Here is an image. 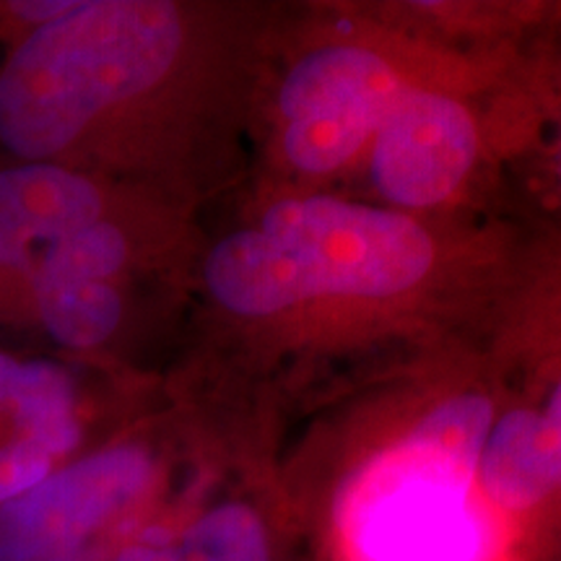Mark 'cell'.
Segmentation results:
<instances>
[{
    "label": "cell",
    "instance_id": "obj_1",
    "mask_svg": "<svg viewBox=\"0 0 561 561\" xmlns=\"http://www.w3.org/2000/svg\"><path fill=\"white\" fill-rule=\"evenodd\" d=\"M201 13L170 0H79L0 60V164L117 182L180 157L206 81Z\"/></svg>",
    "mask_w": 561,
    "mask_h": 561
},
{
    "label": "cell",
    "instance_id": "obj_2",
    "mask_svg": "<svg viewBox=\"0 0 561 561\" xmlns=\"http://www.w3.org/2000/svg\"><path fill=\"white\" fill-rule=\"evenodd\" d=\"M331 530L333 561H533L536 546L476 471L403 437L343 481Z\"/></svg>",
    "mask_w": 561,
    "mask_h": 561
},
{
    "label": "cell",
    "instance_id": "obj_3",
    "mask_svg": "<svg viewBox=\"0 0 561 561\" xmlns=\"http://www.w3.org/2000/svg\"><path fill=\"white\" fill-rule=\"evenodd\" d=\"M191 486L178 489L174 458L153 437H104L0 507V561H112Z\"/></svg>",
    "mask_w": 561,
    "mask_h": 561
},
{
    "label": "cell",
    "instance_id": "obj_4",
    "mask_svg": "<svg viewBox=\"0 0 561 561\" xmlns=\"http://www.w3.org/2000/svg\"><path fill=\"white\" fill-rule=\"evenodd\" d=\"M261 229L294 257L314 299L396 297L434 263V244L421 224L362 203L286 198L265 210Z\"/></svg>",
    "mask_w": 561,
    "mask_h": 561
},
{
    "label": "cell",
    "instance_id": "obj_5",
    "mask_svg": "<svg viewBox=\"0 0 561 561\" xmlns=\"http://www.w3.org/2000/svg\"><path fill=\"white\" fill-rule=\"evenodd\" d=\"M403 83L382 55L333 45L305 55L278 91L284 153L307 174L346 167L375 138Z\"/></svg>",
    "mask_w": 561,
    "mask_h": 561
},
{
    "label": "cell",
    "instance_id": "obj_6",
    "mask_svg": "<svg viewBox=\"0 0 561 561\" xmlns=\"http://www.w3.org/2000/svg\"><path fill=\"white\" fill-rule=\"evenodd\" d=\"M476 149L479 133L458 100L403 89L371 138V182L396 206H437L471 172Z\"/></svg>",
    "mask_w": 561,
    "mask_h": 561
},
{
    "label": "cell",
    "instance_id": "obj_7",
    "mask_svg": "<svg viewBox=\"0 0 561 561\" xmlns=\"http://www.w3.org/2000/svg\"><path fill=\"white\" fill-rule=\"evenodd\" d=\"M153 198L53 164H0V271L89 224Z\"/></svg>",
    "mask_w": 561,
    "mask_h": 561
},
{
    "label": "cell",
    "instance_id": "obj_8",
    "mask_svg": "<svg viewBox=\"0 0 561 561\" xmlns=\"http://www.w3.org/2000/svg\"><path fill=\"white\" fill-rule=\"evenodd\" d=\"M112 561H286V551L261 500L242 491L216 494L208 479H195L157 525Z\"/></svg>",
    "mask_w": 561,
    "mask_h": 561
},
{
    "label": "cell",
    "instance_id": "obj_9",
    "mask_svg": "<svg viewBox=\"0 0 561 561\" xmlns=\"http://www.w3.org/2000/svg\"><path fill=\"white\" fill-rule=\"evenodd\" d=\"M476 479L483 496L533 541L561 546V458L538 405L494 419Z\"/></svg>",
    "mask_w": 561,
    "mask_h": 561
},
{
    "label": "cell",
    "instance_id": "obj_10",
    "mask_svg": "<svg viewBox=\"0 0 561 561\" xmlns=\"http://www.w3.org/2000/svg\"><path fill=\"white\" fill-rule=\"evenodd\" d=\"M203 280L221 310L271 318L314 299L299 265L263 229L231 231L203 261Z\"/></svg>",
    "mask_w": 561,
    "mask_h": 561
},
{
    "label": "cell",
    "instance_id": "obj_11",
    "mask_svg": "<svg viewBox=\"0 0 561 561\" xmlns=\"http://www.w3.org/2000/svg\"><path fill=\"white\" fill-rule=\"evenodd\" d=\"M125 314L123 280H79L42 294L16 331L37 335L68 359H89L117 339Z\"/></svg>",
    "mask_w": 561,
    "mask_h": 561
},
{
    "label": "cell",
    "instance_id": "obj_12",
    "mask_svg": "<svg viewBox=\"0 0 561 561\" xmlns=\"http://www.w3.org/2000/svg\"><path fill=\"white\" fill-rule=\"evenodd\" d=\"M491 424H494L491 401L483 396L466 392V396L450 398V401L426 411L403 434V439H409L421 450L437 455V458H445L455 466L471 468V471L479 473L481 450L486 445Z\"/></svg>",
    "mask_w": 561,
    "mask_h": 561
},
{
    "label": "cell",
    "instance_id": "obj_13",
    "mask_svg": "<svg viewBox=\"0 0 561 561\" xmlns=\"http://www.w3.org/2000/svg\"><path fill=\"white\" fill-rule=\"evenodd\" d=\"M79 0H0V50L11 55L34 34L68 16Z\"/></svg>",
    "mask_w": 561,
    "mask_h": 561
},
{
    "label": "cell",
    "instance_id": "obj_14",
    "mask_svg": "<svg viewBox=\"0 0 561 561\" xmlns=\"http://www.w3.org/2000/svg\"><path fill=\"white\" fill-rule=\"evenodd\" d=\"M24 359L26 356L0 348V445L16 437V424H13L11 409L21 369H24Z\"/></svg>",
    "mask_w": 561,
    "mask_h": 561
},
{
    "label": "cell",
    "instance_id": "obj_15",
    "mask_svg": "<svg viewBox=\"0 0 561 561\" xmlns=\"http://www.w3.org/2000/svg\"><path fill=\"white\" fill-rule=\"evenodd\" d=\"M543 411L546 421H549L553 437H557V447H559V458H561V369L557 371V377L549 382V392H546L543 403L538 405Z\"/></svg>",
    "mask_w": 561,
    "mask_h": 561
},
{
    "label": "cell",
    "instance_id": "obj_16",
    "mask_svg": "<svg viewBox=\"0 0 561 561\" xmlns=\"http://www.w3.org/2000/svg\"><path fill=\"white\" fill-rule=\"evenodd\" d=\"M559 178H561V151H559Z\"/></svg>",
    "mask_w": 561,
    "mask_h": 561
}]
</instances>
